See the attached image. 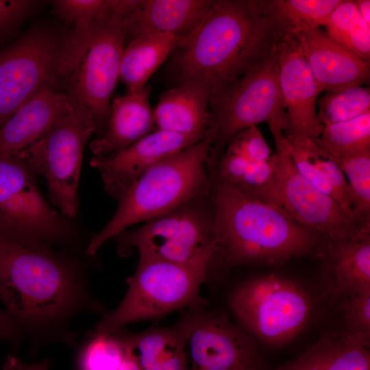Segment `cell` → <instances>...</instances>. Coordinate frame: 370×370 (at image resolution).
<instances>
[{"label": "cell", "instance_id": "cell-1", "mask_svg": "<svg viewBox=\"0 0 370 370\" xmlns=\"http://www.w3.org/2000/svg\"><path fill=\"white\" fill-rule=\"evenodd\" d=\"M0 301L22 337L36 343H72L71 319L101 311L75 267L49 248H29L1 236Z\"/></svg>", "mask_w": 370, "mask_h": 370}, {"label": "cell", "instance_id": "cell-2", "mask_svg": "<svg viewBox=\"0 0 370 370\" xmlns=\"http://www.w3.org/2000/svg\"><path fill=\"white\" fill-rule=\"evenodd\" d=\"M283 36L262 0H215L173 51L172 69L179 84H197L210 98L267 58Z\"/></svg>", "mask_w": 370, "mask_h": 370}, {"label": "cell", "instance_id": "cell-3", "mask_svg": "<svg viewBox=\"0 0 370 370\" xmlns=\"http://www.w3.org/2000/svg\"><path fill=\"white\" fill-rule=\"evenodd\" d=\"M210 177L217 253L227 264L280 263L319 251L322 238L282 208L256 201Z\"/></svg>", "mask_w": 370, "mask_h": 370}, {"label": "cell", "instance_id": "cell-4", "mask_svg": "<svg viewBox=\"0 0 370 370\" xmlns=\"http://www.w3.org/2000/svg\"><path fill=\"white\" fill-rule=\"evenodd\" d=\"M211 146L207 132L198 143L164 158L145 171L118 199L114 214L91 238L86 254H95L107 241L134 224L208 195L211 188Z\"/></svg>", "mask_w": 370, "mask_h": 370}, {"label": "cell", "instance_id": "cell-5", "mask_svg": "<svg viewBox=\"0 0 370 370\" xmlns=\"http://www.w3.org/2000/svg\"><path fill=\"white\" fill-rule=\"evenodd\" d=\"M122 17L116 14L75 26L62 42L59 74L66 79L69 95L92 114L101 136L107 128L125 46Z\"/></svg>", "mask_w": 370, "mask_h": 370}, {"label": "cell", "instance_id": "cell-6", "mask_svg": "<svg viewBox=\"0 0 370 370\" xmlns=\"http://www.w3.org/2000/svg\"><path fill=\"white\" fill-rule=\"evenodd\" d=\"M212 259L189 264L139 259L135 273L127 282V291L112 311L95 325L92 335H110L123 326L162 317L184 307L202 306L200 288Z\"/></svg>", "mask_w": 370, "mask_h": 370}, {"label": "cell", "instance_id": "cell-7", "mask_svg": "<svg viewBox=\"0 0 370 370\" xmlns=\"http://www.w3.org/2000/svg\"><path fill=\"white\" fill-rule=\"evenodd\" d=\"M265 122L286 130L277 48L263 61L209 99L207 132L217 155L241 131Z\"/></svg>", "mask_w": 370, "mask_h": 370}, {"label": "cell", "instance_id": "cell-8", "mask_svg": "<svg viewBox=\"0 0 370 370\" xmlns=\"http://www.w3.org/2000/svg\"><path fill=\"white\" fill-rule=\"evenodd\" d=\"M95 131L92 114L73 98L69 110L21 158L45 179L51 202L66 217L77 212L84 149Z\"/></svg>", "mask_w": 370, "mask_h": 370}, {"label": "cell", "instance_id": "cell-9", "mask_svg": "<svg viewBox=\"0 0 370 370\" xmlns=\"http://www.w3.org/2000/svg\"><path fill=\"white\" fill-rule=\"evenodd\" d=\"M197 199L115 236L119 253L125 254L134 247L139 259L177 264L212 259L219 249L212 216L196 204Z\"/></svg>", "mask_w": 370, "mask_h": 370}, {"label": "cell", "instance_id": "cell-10", "mask_svg": "<svg viewBox=\"0 0 370 370\" xmlns=\"http://www.w3.org/2000/svg\"><path fill=\"white\" fill-rule=\"evenodd\" d=\"M242 323L269 344H281L307 323L312 309L308 293L291 280L274 275L245 282L230 299Z\"/></svg>", "mask_w": 370, "mask_h": 370}, {"label": "cell", "instance_id": "cell-11", "mask_svg": "<svg viewBox=\"0 0 370 370\" xmlns=\"http://www.w3.org/2000/svg\"><path fill=\"white\" fill-rule=\"evenodd\" d=\"M62 42L36 30L0 52V128L37 92L60 76Z\"/></svg>", "mask_w": 370, "mask_h": 370}, {"label": "cell", "instance_id": "cell-12", "mask_svg": "<svg viewBox=\"0 0 370 370\" xmlns=\"http://www.w3.org/2000/svg\"><path fill=\"white\" fill-rule=\"evenodd\" d=\"M275 167L278 207L323 240L336 241L370 234L334 199L318 190L278 151L271 156Z\"/></svg>", "mask_w": 370, "mask_h": 370}, {"label": "cell", "instance_id": "cell-13", "mask_svg": "<svg viewBox=\"0 0 370 370\" xmlns=\"http://www.w3.org/2000/svg\"><path fill=\"white\" fill-rule=\"evenodd\" d=\"M176 327L190 361L188 370H233L256 363L251 342L223 317L194 312Z\"/></svg>", "mask_w": 370, "mask_h": 370}, {"label": "cell", "instance_id": "cell-14", "mask_svg": "<svg viewBox=\"0 0 370 370\" xmlns=\"http://www.w3.org/2000/svg\"><path fill=\"white\" fill-rule=\"evenodd\" d=\"M277 50L280 88L287 121L286 136L293 140H314L323 127L316 110L319 92L297 35H284Z\"/></svg>", "mask_w": 370, "mask_h": 370}, {"label": "cell", "instance_id": "cell-15", "mask_svg": "<svg viewBox=\"0 0 370 370\" xmlns=\"http://www.w3.org/2000/svg\"><path fill=\"white\" fill-rule=\"evenodd\" d=\"M203 138L155 130L119 151L104 156H94L90 164L99 172L108 194L119 199L156 163Z\"/></svg>", "mask_w": 370, "mask_h": 370}, {"label": "cell", "instance_id": "cell-16", "mask_svg": "<svg viewBox=\"0 0 370 370\" xmlns=\"http://www.w3.org/2000/svg\"><path fill=\"white\" fill-rule=\"evenodd\" d=\"M298 37L319 93L369 84L370 64L334 40L320 27L307 28Z\"/></svg>", "mask_w": 370, "mask_h": 370}, {"label": "cell", "instance_id": "cell-17", "mask_svg": "<svg viewBox=\"0 0 370 370\" xmlns=\"http://www.w3.org/2000/svg\"><path fill=\"white\" fill-rule=\"evenodd\" d=\"M215 0H136L122 17L125 45L142 37L171 34L186 36L195 31Z\"/></svg>", "mask_w": 370, "mask_h": 370}, {"label": "cell", "instance_id": "cell-18", "mask_svg": "<svg viewBox=\"0 0 370 370\" xmlns=\"http://www.w3.org/2000/svg\"><path fill=\"white\" fill-rule=\"evenodd\" d=\"M72 101L52 86L37 92L0 128V156L21 158L69 110Z\"/></svg>", "mask_w": 370, "mask_h": 370}, {"label": "cell", "instance_id": "cell-19", "mask_svg": "<svg viewBox=\"0 0 370 370\" xmlns=\"http://www.w3.org/2000/svg\"><path fill=\"white\" fill-rule=\"evenodd\" d=\"M318 251L332 300L370 292V234L341 241L322 240Z\"/></svg>", "mask_w": 370, "mask_h": 370}, {"label": "cell", "instance_id": "cell-20", "mask_svg": "<svg viewBox=\"0 0 370 370\" xmlns=\"http://www.w3.org/2000/svg\"><path fill=\"white\" fill-rule=\"evenodd\" d=\"M269 129L275 138L277 151L287 156L312 185L334 199L354 216L348 183L336 162L312 139L293 140L284 135L278 127Z\"/></svg>", "mask_w": 370, "mask_h": 370}, {"label": "cell", "instance_id": "cell-21", "mask_svg": "<svg viewBox=\"0 0 370 370\" xmlns=\"http://www.w3.org/2000/svg\"><path fill=\"white\" fill-rule=\"evenodd\" d=\"M150 92V87L146 86L113 99L105 133L90 144L95 156L119 151L153 131V110L149 100Z\"/></svg>", "mask_w": 370, "mask_h": 370}, {"label": "cell", "instance_id": "cell-22", "mask_svg": "<svg viewBox=\"0 0 370 370\" xmlns=\"http://www.w3.org/2000/svg\"><path fill=\"white\" fill-rule=\"evenodd\" d=\"M210 95L201 86L184 82L159 97L153 110L155 130L204 138Z\"/></svg>", "mask_w": 370, "mask_h": 370}, {"label": "cell", "instance_id": "cell-23", "mask_svg": "<svg viewBox=\"0 0 370 370\" xmlns=\"http://www.w3.org/2000/svg\"><path fill=\"white\" fill-rule=\"evenodd\" d=\"M185 36L171 34L150 35L130 41L123 49L119 79L126 92H136L147 85L155 71L183 42Z\"/></svg>", "mask_w": 370, "mask_h": 370}, {"label": "cell", "instance_id": "cell-24", "mask_svg": "<svg viewBox=\"0 0 370 370\" xmlns=\"http://www.w3.org/2000/svg\"><path fill=\"white\" fill-rule=\"evenodd\" d=\"M141 370H188L182 336L173 328H153L124 337Z\"/></svg>", "mask_w": 370, "mask_h": 370}, {"label": "cell", "instance_id": "cell-25", "mask_svg": "<svg viewBox=\"0 0 370 370\" xmlns=\"http://www.w3.org/2000/svg\"><path fill=\"white\" fill-rule=\"evenodd\" d=\"M341 0H262L263 6L280 32L296 34L325 24Z\"/></svg>", "mask_w": 370, "mask_h": 370}, {"label": "cell", "instance_id": "cell-26", "mask_svg": "<svg viewBox=\"0 0 370 370\" xmlns=\"http://www.w3.org/2000/svg\"><path fill=\"white\" fill-rule=\"evenodd\" d=\"M312 140L334 160L370 150V112L325 125L319 137Z\"/></svg>", "mask_w": 370, "mask_h": 370}, {"label": "cell", "instance_id": "cell-27", "mask_svg": "<svg viewBox=\"0 0 370 370\" xmlns=\"http://www.w3.org/2000/svg\"><path fill=\"white\" fill-rule=\"evenodd\" d=\"M324 27L334 40L369 62L370 26L361 17L354 1L341 0Z\"/></svg>", "mask_w": 370, "mask_h": 370}, {"label": "cell", "instance_id": "cell-28", "mask_svg": "<svg viewBox=\"0 0 370 370\" xmlns=\"http://www.w3.org/2000/svg\"><path fill=\"white\" fill-rule=\"evenodd\" d=\"M334 161L347 181L356 220L370 232V150Z\"/></svg>", "mask_w": 370, "mask_h": 370}, {"label": "cell", "instance_id": "cell-29", "mask_svg": "<svg viewBox=\"0 0 370 370\" xmlns=\"http://www.w3.org/2000/svg\"><path fill=\"white\" fill-rule=\"evenodd\" d=\"M317 104L318 119L323 125L349 121L370 112L369 88L357 86L327 92Z\"/></svg>", "mask_w": 370, "mask_h": 370}, {"label": "cell", "instance_id": "cell-30", "mask_svg": "<svg viewBox=\"0 0 370 370\" xmlns=\"http://www.w3.org/2000/svg\"><path fill=\"white\" fill-rule=\"evenodd\" d=\"M135 0H58L54 12L75 26L88 24L116 14L123 16Z\"/></svg>", "mask_w": 370, "mask_h": 370}, {"label": "cell", "instance_id": "cell-31", "mask_svg": "<svg viewBox=\"0 0 370 370\" xmlns=\"http://www.w3.org/2000/svg\"><path fill=\"white\" fill-rule=\"evenodd\" d=\"M125 354L123 337L92 335L78 358L79 370H118Z\"/></svg>", "mask_w": 370, "mask_h": 370}, {"label": "cell", "instance_id": "cell-32", "mask_svg": "<svg viewBox=\"0 0 370 370\" xmlns=\"http://www.w3.org/2000/svg\"><path fill=\"white\" fill-rule=\"evenodd\" d=\"M232 187L256 201L278 207L275 171L271 158L265 162H249L241 179Z\"/></svg>", "mask_w": 370, "mask_h": 370}, {"label": "cell", "instance_id": "cell-33", "mask_svg": "<svg viewBox=\"0 0 370 370\" xmlns=\"http://www.w3.org/2000/svg\"><path fill=\"white\" fill-rule=\"evenodd\" d=\"M343 314V334L368 347L370 342V292L336 301Z\"/></svg>", "mask_w": 370, "mask_h": 370}, {"label": "cell", "instance_id": "cell-34", "mask_svg": "<svg viewBox=\"0 0 370 370\" xmlns=\"http://www.w3.org/2000/svg\"><path fill=\"white\" fill-rule=\"evenodd\" d=\"M325 370H370V354L366 347L343 333L329 336Z\"/></svg>", "mask_w": 370, "mask_h": 370}, {"label": "cell", "instance_id": "cell-35", "mask_svg": "<svg viewBox=\"0 0 370 370\" xmlns=\"http://www.w3.org/2000/svg\"><path fill=\"white\" fill-rule=\"evenodd\" d=\"M249 162H268L273 153L257 126L249 127L238 133L227 145Z\"/></svg>", "mask_w": 370, "mask_h": 370}, {"label": "cell", "instance_id": "cell-36", "mask_svg": "<svg viewBox=\"0 0 370 370\" xmlns=\"http://www.w3.org/2000/svg\"><path fill=\"white\" fill-rule=\"evenodd\" d=\"M34 5L27 0H0V44L14 33Z\"/></svg>", "mask_w": 370, "mask_h": 370}, {"label": "cell", "instance_id": "cell-37", "mask_svg": "<svg viewBox=\"0 0 370 370\" xmlns=\"http://www.w3.org/2000/svg\"><path fill=\"white\" fill-rule=\"evenodd\" d=\"M329 351V337L324 336L297 359L274 370H325Z\"/></svg>", "mask_w": 370, "mask_h": 370}, {"label": "cell", "instance_id": "cell-38", "mask_svg": "<svg viewBox=\"0 0 370 370\" xmlns=\"http://www.w3.org/2000/svg\"><path fill=\"white\" fill-rule=\"evenodd\" d=\"M23 337L14 321L3 309L0 308V341H6L17 345Z\"/></svg>", "mask_w": 370, "mask_h": 370}, {"label": "cell", "instance_id": "cell-39", "mask_svg": "<svg viewBox=\"0 0 370 370\" xmlns=\"http://www.w3.org/2000/svg\"><path fill=\"white\" fill-rule=\"evenodd\" d=\"M50 362L45 360L28 365L18 358L10 355L3 365L1 370H48Z\"/></svg>", "mask_w": 370, "mask_h": 370}, {"label": "cell", "instance_id": "cell-40", "mask_svg": "<svg viewBox=\"0 0 370 370\" xmlns=\"http://www.w3.org/2000/svg\"><path fill=\"white\" fill-rule=\"evenodd\" d=\"M125 356L118 370H141L136 358L131 349L126 345L125 343Z\"/></svg>", "mask_w": 370, "mask_h": 370}, {"label": "cell", "instance_id": "cell-41", "mask_svg": "<svg viewBox=\"0 0 370 370\" xmlns=\"http://www.w3.org/2000/svg\"><path fill=\"white\" fill-rule=\"evenodd\" d=\"M354 1L361 17L370 26V1L357 0Z\"/></svg>", "mask_w": 370, "mask_h": 370}, {"label": "cell", "instance_id": "cell-42", "mask_svg": "<svg viewBox=\"0 0 370 370\" xmlns=\"http://www.w3.org/2000/svg\"><path fill=\"white\" fill-rule=\"evenodd\" d=\"M233 370H257V365L256 363L243 364L237 366Z\"/></svg>", "mask_w": 370, "mask_h": 370}]
</instances>
